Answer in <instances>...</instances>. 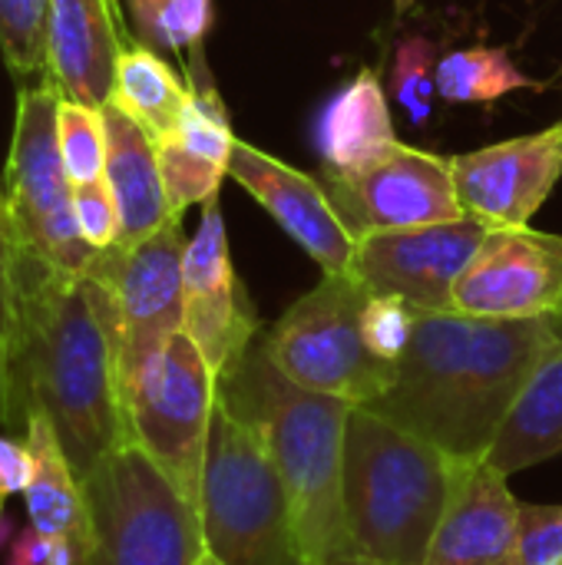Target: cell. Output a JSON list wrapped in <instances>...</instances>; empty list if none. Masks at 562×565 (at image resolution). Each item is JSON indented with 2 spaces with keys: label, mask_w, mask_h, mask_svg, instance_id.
Segmentation results:
<instances>
[{
  "label": "cell",
  "mask_w": 562,
  "mask_h": 565,
  "mask_svg": "<svg viewBox=\"0 0 562 565\" xmlns=\"http://www.w3.org/2000/svg\"><path fill=\"white\" fill-rule=\"evenodd\" d=\"M371 291L354 271L321 275L272 328H262V344L272 364L305 391L348 401L351 407L374 404L394 367L378 361L364 344L361 315Z\"/></svg>",
  "instance_id": "52a82bcc"
},
{
  "label": "cell",
  "mask_w": 562,
  "mask_h": 565,
  "mask_svg": "<svg viewBox=\"0 0 562 565\" xmlns=\"http://www.w3.org/2000/svg\"><path fill=\"white\" fill-rule=\"evenodd\" d=\"M202 565H222V563H215L212 556H205V559H202Z\"/></svg>",
  "instance_id": "8d00e7d4"
},
{
  "label": "cell",
  "mask_w": 562,
  "mask_h": 565,
  "mask_svg": "<svg viewBox=\"0 0 562 565\" xmlns=\"http://www.w3.org/2000/svg\"><path fill=\"white\" fill-rule=\"evenodd\" d=\"M129 10L152 50L199 53L212 26V0H129Z\"/></svg>",
  "instance_id": "d4e9b609"
},
{
  "label": "cell",
  "mask_w": 562,
  "mask_h": 565,
  "mask_svg": "<svg viewBox=\"0 0 562 565\" xmlns=\"http://www.w3.org/2000/svg\"><path fill=\"white\" fill-rule=\"evenodd\" d=\"M86 546L76 565H202L199 510L136 447H116L86 480Z\"/></svg>",
  "instance_id": "8992f818"
},
{
  "label": "cell",
  "mask_w": 562,
  "mask_h": 565,
  "mask_svg": "<svg viewBox=\"0 0 562 565\" xmlns=\"http://www.w3.org/2000/svg\"><path fill=\"white\" fill-rule=\"evenodd\" d=\"M73 215L83 242L93 252H106L119 245V209L106 179L73 185Z\"/></svg>",
  "instance_id": "4dcf8cb0"
},
{
  "label": "cell",
  "mask_w": 562,
  "mask_h": 565,
  "mask_svg": "<svg viewBox=\"0 0 562 565\" xmlns=\"http://www.w3.org/2000/svg\"><path fill=\"white\" fill-rule=\"evenodd\" d=\"M13 228L7 212H0V430L10 434V338H13Z\"/></svg>",
  "instance_id": "1f68e13d"
},
{
  "label": "cell",
  "mask_w": 562,
  "mask_h": 565,
  "mask_svg": "<svg viewBox=\"0 0 562 565\" xmlns=\"http://www.w3.org/2000/svg\"><path fill=\"white\" fill-rule=\"evenodd\" d=\"M454 311L494 321L562 315V235L490 228L454 285Z\"/></svg>",
  "instance_id": "5bb4252c"
},
{
  "label": "cell",
  "mask_w": 562,
  "mask_h": 565,
  "mask_svg": "<svg viewBox=\"0 0 562 565\" xmlns=\"http://www.w3.org/2000/svg\"><path fill=\"white\" fill-rule=\"evenodd\" d=\"M219 404V377L185 331L123 387L126 437L199 507L209 427Z\"/></svg>",
  "instance_id": "ba28073f"
},
{
  "label": "cell",
  "mask_w": 562,
  "mask_h": 565,
  "mask_svg": "<svg viewBox=\"0 0 562 565\" xmlns=\"http://www.w3.org/2000/svg\"><path fill=\"white\" fill-rule=\"evenodd\" d=\"M185 242L182 218H172L136 245L99 252L86 268L113 295L119 387H126L169 344V338L182 331Z\"/></svg>",
  "instance_id": "30bf717a"
},
{
  "label": "cell",
  "mask_w": 562,
  "mask_h": 565,
  "mask_svg": "<svg viewBox=\"0 0 562 565\" xmlns=\"http://www.w3.org/2000/svg\"><path fill=\"white\" fill-rule=\"evenodd\" d=\"M46 0H0V53L13 73L46 70Z\"/></svg>",
  "instance_id": "83f0119b"
},
{
  "label": "cell",
  "mask_w": 562,
  "mask_h": 565,
  "mask_svg": "<svg viewBox=\"0 0 562 565\" xmlns=\"http://www.w3.org/2000/svg\"><path fill=\"white\" fill-rule=\"evenodd\" d=\"M510 565H562V503L520 507V540Z\"/></svg>",
  "instance_id": "f546056e"
},
{
  "label": "cell",
  "mask_w": 562,
  "mask_h": 565,
  "mask_svg": "<svg viewBox=\"0 0 562 565\" xmlns=\"http://www.w3.org/2000/svg\"><path fill=\"white\" fill-rule=\"evenodd\" d=\"M23 440L33 454V480L30 490L23 493L26 526L66 540L76 553H83L89 520H86V493L79 473L73 470L53 424L43 414L26 417Z\"/></svg>",
  "instance_id": "7402d4cb"
},
{
  "label": "cell",
  "mask_w": 562,
  "mask_h": 565,
  "mask_svg": "<svg viewBox=\"0 0 562 565\" xmlns=\"http://www.w3.org/2000/svg\"><path fill=\"white\" fill-rule=\"evenodd\" d=\"M391 93L414 126H424L434 116L437 63H434V43L427 36L397 40L394 70H391Z\"/></svg>",
  "instance_id": "4316f807"
},
{
  "label": "cell",
  "mask_w": 562,
  "mask_h": 565,
  "mask_svg": "<svg viewBox=\"0 0 562 565\" xmlns=\"http://www.w3.org/2000/svg\"><path fill=\"white\" fill-rule=\"evenodd\" d=\"M321 185L354 235L464 218L450 159L404 142L351 175L328 172Z\"/></svg>",
  "instance_id": "8fae6325"
},
{
  "label": "cell",
  "mask_w": 562,
  "mask_h": 565,
  "mask_svg": "<svg viewBox=\"0 0 562 565\" xmlns=\"http://www.w3.org/2000/svg\"><path fill=\"white\" fill-rule=\"evenodd\" d=\"M540 86L533 76H527L510 50L503 46H467L454 50L437 63V93L447 103H497L500 96L513 89Z\"/></svg>",
  "instance_id": "cb8c5ba5"
},
{
  "label": "cell",
  "mask_w": 562,
  "mask_h": 565,
  "mask_svg": "<svg viewBox=\"0 0 562 565\" xmlns=\"http://www.w3.org/2000/svg\"><path fill=\"white\" fill-rule=\"evenodd\" d=\"M397 142L384 86L374 70H361L341 86L318 122V149L331 175H351L381 159Z\"/></svg>",
  "instance_id": "44dd1931"
},
{
  "label": "cell",
  "mask_w": 562,
  "mask_h": 565,
  "mask_svg": "<svg viewBox=\"0 0 562 565\" xmlns=\"http://www.w3.org/2000/svg\"><path fill=\"white\" fill-rule=\"evenodd\" d=\"M46 79L76 103L106 106L129 46L113 0H46Z\"/></svg>",
  "instance_id": "ac0fdd59"
},
{
  "label": "cell",
  "mask_w": 562,
  "mask_h": 565,
  "mask_svg": "<svg viewBox=\"0 0 562 565\" xmlns=\"http://www.w3.org/2000/svg\"><path fill=\"white\" fill-rule=\"evenodd\" d=\"M182 331L202 351L215 377L238 364V358L262 334L258 311L235 275L229 255L225 218L219 195L202 205L195 235L182 258Z\"/></svg>",
  "instance_id": "4fadbf2b"
},
{
  "label": "cell",
  "mask_w": 562,
  "mask_h": 565,
  "mask_svg": "<svg viewBox=\"0 0 562 565\" xmlns=\"http://www.w3.org/2000/svg\"><path fill=\"white\" fill-rule=\"evenodd\" d=\"M487 460H457L450 497L424 565H510L520 540V500Z\"/></svg>",
  "instance_id": "e0dca14e"
},
{
  "label": "cell",
  "mask_w": 562,
  "mask_h": 565,
  "mask_svg": "<svg viewBox=\"0 0 562 565\" xmlns=\"http://www.w3.org/2000/svg\"><path fill=\"white\" fill-rule=\"evenodd\" d=\"M464 215L490 228H523L562 179V122L450 159Z\"/></svg>",
  "instance_id": "9a60e30c"
},
{
  "label": "cell",
  "mask_w": 562,
  "mask_h": 565,
  "mask_svg": "<svg viewBox=\"0 0 562 565\" xmlns=\"http://www.w3.org/2000/svg\"><path fill=\"white\" fill-rule=\"evenodd\" d=\"M562 341V315L494 321L417 308L388 391L368 404L450 460H484L537 364Z\"/></svg>",
  "instance_id": "7a4b0ae2"
},
{
  "label": "cell",
  "mask_w": 562,
  "mask_h": 565,
  "mask_svg": "<svg viewBox=\"0 0 562 565\" xmlns=\"http://www.w3.org/2000/svg\"><path fill=\"white\" fill-rule=\"evenodd\" d=\"M103 119H106L103 179L119 209V245H136L179 215H172L166 199L156 139L113 103L103 106Z\"/></svg>",
  "instance_id": "d6986e66"
},
{
  "label": "cell",
  "mask_w": 562,
  "mask_h": 565,
  "mask_svg": "<svg viewBox=\"0 0 562 565\" xmlns=\"http://www.w3.org/2000/svg\"><path fill=\"white\" fill-rule=\"evenodd\" d=\"M33 480V454L23 437L0 430V500L23 497Z\"/></svg>",
  "instance_id": "836d02e7"
},
{
  "label": "cell",
  "mask_w": 562,
  "mask_h": 565,
  "mask_svg": "<svg viewBox=\"0 0 562 565\" xmlns=\"http://www.w3.org/2000/svg\"><path fill=\"white\" fill-rule=\"evenodd\" d=\"M0 212H3V195H0Z\"/></svg>",
  "instance_id": "74e56055"
},
{
  "label": "cell",
  "mask_w": 562,
  "mask_h": 565,
  "mask_svg": "<svg viewBox=\"0 0 562 565\" xmlns=\"http://www.w3.org/2000/svg\"><path fill=\"white\" fill-rule=\"evenodd\" d=\"M229 175L282 225V232L295 245H301L321 265V275L351 271L358 235L348 228L318 179L285 166L282 159L242 139H235Z\"/></svg>",
  "instance_id": "2e32d148"
},
{
  "label": "cell",
  "mask_w": 562,
  "mask_h": 565,
  "mask_svg": "<svg viewBox=\"0 0 562 565\" xmlns=\"http://www.w3.org/2000/svg\"><path fill=\"white\" fill-rule=\"evenodd\" d=\"M414 321H417V308L397 295H371L361 315V331H364V344L371 348V354L384 364H397L411 344L414 334Z\"/></svg>",
  "instance_id": "f1b7e54d"
},
{
  "label": "cell",
  "mask_w": 562,
  "mask_h": 565,
  "mask_svg": "<svg viewBox=\"0 0 562 565\" xmlns=\"http://www.w3.org/2000/svg\"><path fill=\"white\" fill-rule=\"evenodd\" d=\"M109 103L136 119L152 139H162L176 129L189 103V83H182V76L152 46L129 43L119 53Z\"/></svg>",
  "instance_id": "603a6c76"
},
{
  "label": "cell",
  "mask_w": 562,
  "mask_h": 565,
  "mask_svg": "<svg viewBox=\"0 0 562 565\" xmlns=\"http://www.w3.org/2000/svg\"><path fill=\"white\" fill-rule=\"evenodd\" d=\"M60 156L70 185L99 182L106 172V119L99 106H86L76 99H60L56 116Z\"/></svg>",
  "instance_id": "484cf974"
},
{
  "label": "cell",
  "mask_w": 562,
  "mask_h": 565,
  "mask_svg": "<svg viewBox=\"0 0 562 565\" xmlns=\"http://www.w3.org/2000/svg\"><path fill=\"white\" fill-rule=\"evenodd\" d=\"M562 454V341L537 364L500 424L487 463L503 477L523 473Z\"/></svg>",
  "instance_id": "ffe728a7"
},
{
  "label": "cell",
  "mask_w": 562,
  "mask_h": 565,
  "mask_svg": "<svg viewBox=\"0 0 562 565\" xmlns=\"http://www.w3.org/2000/svg\"><path fill=\"white\" fill-rule=\"evenodd\" d=\"M490 225L454 218L437 225L358 235L351 271L371 295H397L424 311H454V285L474 262Z\"/></svg>",
  "instance_id": "7c38bea8"
},
{
  "label": "cell",
  "mask_w": 562,
  "mask_h": 565,
  "mask_svg": "<svg viewBox=\"0 0 562 565\" xmlns=\"http://www.w3.org/2000/svg\"><path fill=\"white\" fill-rule=\"evenodd\" d=\"M205 556L222 565H311L288 493L258 434L215 404L199 483Z\"/></svg>",
  "instance_id": "5b68a950"
},
{
  "label": "cell",
  "mask_w": 562,
  "mask_h": 565,
  "mask_svg": "<svg viewBox=\"0 0 562 565\" xmlns=\"http://www.w3.org/2000/svg\"><path fill=\"white\" fill-rule=\"evenodd\" d=\"M79 553L56 536H46L33 526H23L10 550H7V563L3 565H76Z\"/></svg>",
  "instance_id": "d6a6232c"
},
{
  "label": "cell",
  "mask_w": 562,
  "mask_h": 565,
  "mask_svg": "<svg viewBox=\"0 0 562 565\" xmlns=\"http://www.w3.org/2000/svg\"><path fill=\"white\" fill-rule=\"evenodd\" d=\"M219 401L272 457L311 565H358L344 523V437L351 404L288 381L262 334L219 377Z\"/></svg>",
  "instance_id": "3957f363"
},
{
  "label": "cell",
  "mask_w": 562,
  "mask_h": 565,
  "mask_svg": "<svg viewBox=\"0 0 562 565\" xmlns=\"http://www.w3.org/2000/svg\"><path fill=\"white\" fill-rule=\"evenodd\" d=\"M20 530L13 526V520L7 516V510H3V500H0V550H10V543H13V536H17Z\"/></svg>",
  "instance_id": "e575fe53"
},
{
  "label": "cell",
  "mask_w": 562,
  "mask_h": 565,
  "mask_svg": "<svg viewBox=\"0 0 562 565\" xmlns=\"http://www.w3.org/2000/svg\"><path fill=\"white\" fill-rule=\"evenodd\" d=\"M63 93L43 79L23 86L17 96V122L7 156L3 212L13 238L66 271H86L99 252H93L73 215V185L60 156V116Z\"/></svg>",
  "instance_id": "9c48e42d"
},
{
  "label": "cell",
  "mask_w": 562,
  "mask_h": 565,
  "mask_svg": "<svg viewBox=\"0 0 562 565\" xmlns=\"http://www.w3.org/2000/svg\"><path fill=\"white\" fill-rule=\"evenodd\" d=\"M417 0H394V7H397V13H404V10H411Z\"/></svg>",
  "instance_id": "d590c367"
},
{
  "label": "cell",
  "mask_w": 562,
  "mask_h": 565,
  "mask_svg": "<svg viewBox=\"0 0 562 565\" xmlns=\"http://www.w3.org/2000/svg\"><path fill=\"white\" fill-rule=\"evenodd\" d=\"M454 463L424 437L351 407L344 437V523L358 565H424L444 516Z\"/></svg>",
  "instance_id": "277c9868"
},
{
  "label": "cell",
  "mask_w": 562,
  "mask_h": 565,
  "mask_svg": "<svg viewBox=\"0 0 562 565\" xmlns=\"http://www.w3.org/2000/svg\"><path fill=\"white\" fill-rule=\"evenodd\" d=\"M10 434L43 414L86 480L126 437L116 308L89 271H66L13 238Z\"/></svg>",
  "instance_id": "6da1fadb"
}]
</instances>
